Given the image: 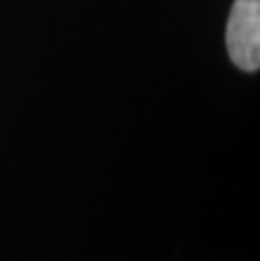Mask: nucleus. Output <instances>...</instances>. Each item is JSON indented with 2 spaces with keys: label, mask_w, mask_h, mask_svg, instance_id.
<instances>
[{
  "label": "nucleus",
  "mask_w": 260,
  "mask_h": 261,
  "mask_svg": "<svg viewBox=\"0 0 260 261\" xmlns=\"http://www.w3.org/2000/svg\"><path fill=\"white\" fill-rule=\"evenodd\" d=\"M231 61L245 71L260 66V0H235L226 27Z\"/></svg>",
  "instance_id": "f257e3e1"
}]
</instances>
